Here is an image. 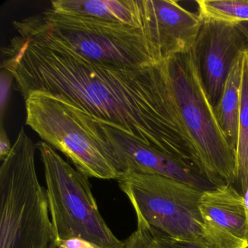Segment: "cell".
<instances>
[{
    "label": "cell",
    "mask_w": 248,
    "mask_h": 248,
    "mask_svg": "<svg viewBox=\"0 0 248 248\" xmlns=\"http://www.w3.org/2000/svg\"><path fill=\"white\" fill-rule=\"evenodd\" d=\"M2 53L1 69L12 75L24 100L34 91L51 94L199 170L195 152L174 111L165 61L138 69L109 67L52 40L19 35Z\"/></svg>",
    "instance_id": "6da1fadb"
},
{
    "label": "cell",
    "mask_w": 248,
    "mask_h": 248,
    "mask_svg": "<svg viewBox=\"0 0 248 248\" xmlns=\"http://www.w3.org/2000/svg\"><path fill=\"white\" fill-rule=\"evenodd\" d=\"M13 25L21 37L52 40L103 66L138 69L166 61L151 27L71 16L50 8Z\"/></svg>",
    "instance_id": "7a4b0ae2"
},
{
    "label": "cell",
    "mask_w": 248,
    "mask_h": 248,
    "mask_svg": "<svg viewBox=\"0 0 248 248\" xmlns=\"http://www.w3.org/2000/svg\"><path fill=\"white\" fill-rule=\"evenodd\" d=\"M165 66L175 116L200 172L215 187L236 185V150L219 124L192 49L165 61Z\"/></svg>",
    "instance_id": "3957f363"
},
{
    "label": "cell",
    "mask_w": 248,
    "mask_h": 248,
    "mask_svg": "<svg viewBox=\"0 0 248 248\" xmlns=\"http://www.w3.org/2000/svg\"><path fill=\"white\" fill-rule=\"evenodd\" d=\"M37 149L21 128L0 168V248H54L47 191L35 165Z\"/></svg>",
    "instance_id": "277c9868"
},
{
    "label": "cell",
    "mask_w": 248,
    "mask_h": 248,
    "mask_svg": "<svg viewBox=\"0 0 248 248\" xmlns=\"http://www.w3.org/2000/svg\"><path fill=\"white\" fill-rule=\"evenodd\" d=\"M30 126L90 178L117 180L123 174L99 124L75 106L47 93L34 91L25 100Z\"/></svg>",
    "instance_id": "5b68a950"
},
{
    "label": "cell",
    "mask_w": 248,
    "mask_h": 248,
    "mask_svg": "<svg viewBox=\"0 0 248 248\" xmlns=\"http://www.w3.org/2000/svg\"><path fill=\"white\" fill-rule=\"evenodd\" d=\"M117 181L134 208L138 227L210 248L200 209L204 190L161 175L136 172L123 173Z\"/></svg>",
    "instance_id": "8992f818"
},
{
    "label": "cell",
    "mask_w": 248,
    "mask_h": 248,
    "mask_svg": "<svg viewBox=\"0 0 248 248\" xmlns=\"http://www.w3.org/2000/svg\"><path fill=\"white\" fill-rule=\"evenodd\" d=\"M44 168L55 240L80 237L108 248H125L106 223L88 177L66 162L50 145L36 143Z\"/></svg>",
    "instance_id": "52a82bcc"
},
{
    "label": "cell",
    "mask_w": 248,
    "mask_h": 248,
    "mask_svg": "<svg viewBox=\"0 0 248 248\" xmlns=\"http://www.w3.org/2000/svg\"><path fill=\"white\" fill-rule=\"evenodd\" d=\"M201 18V27L192 50L206 92L216 107L236 61L248 53V42L237 26Z\"/></svg>",
    "instance_id": "ba28073f"
},
{
    "label": "cell",
    "mask_w": 248,
    "mask_h": 248,
    "mask_svg": "<svg viewBox=\"0 0 248 248\" xmlns=\"http://www.w3.org/2000/svg\"><path fill=\"white\" fill-rule=\"evenodd\" d=\"M93 120L99 124L111 144L123 173L161 175L204 191L214 188L194 167L155 150L109 124Z\"/></svg>",
    "instance_id": "9c48e42d"
},
{
    "label": "cell",
    "mask_w": 248,
    "mask_h": 248,
    "mask_svg": "<svg viewBox=\"0 0 248 248\" xmlns=\"http://www.w3.org/2000/svg\"><path fill=\"white\" fill-rule=\"evenodd\" d=\"M200 209L209 248H248L245 199L234 186L223 184L204 190Z\"/></svg>",
    "instance_id": "30bf717a"
},
{
    "label": "cell",
    "mask_w": 248,
    "mask_h": 248,
    "mask_svg": "<svg viewBox=\"0 0 248 248\" xmlns=\"http://www.w3.org/2000/svg\"><path fill=\"white\" fill-rule=\"evenodd\" d=\"M149 3L150 27L165 60L191 50L201 27L199 14L174 0H149Z\"/></svg>",
    "instance_id": "8fae6325"
},
{
    "label": "cell",
    "mask_w": 248,
    "mask_h": 248,
    "mask_svg": "<svg viewBox=\"0 0 248 248\" xmlns=\"http://www.w3.org/2000/svg\"><path fill=\"white\" fill-rule=\"evenodd\" d=\"M55 12L134 27H150L149 0H56Z\"/></svg>",
    "instance_id": "7c38bea8"
},
{
    "label": "cell",
    "mask_w": 248,
    "mask_h": 248,
    "mask_svg": "<svg viewBox=\"0 0 248 248\" xmlns=\"http://www.w3.org/2000/svg\"><path fill=\"white\" fill-rule=\"evenodd\" d=\"M242 58L243 55L233 64L225 84L220 100L214 107L219 124L235 150L237 143L239 128L243 69Z\"/></svg>",
    "instance_id": "4fadbf2b"
},
{
    "label": "cell",
    "mask_w": 248,
    "mask_h": 248,
    "mask_svg": "<svg viewBox=\"0 0 248 248\" xmlns=\"http://www.w3.org/2000/svg\"><path fill=\"white\" fill-rule=\"evenodd\" d=\"M242 89L236 146V188L243 195L248 187V53L242 58Z\"/></svg>",
    "instance_id": "5bb4252c"
},
{
    "label": "cell",
    "mask_w": 248,
    "mask_h": 248,
    "mask_svg": "<svg viewBox=\"0 0 248 248\" xmlns=\"http://www.w3.org/2000/svg\"><path fill=\"white\" fill-rule=\"evenodd\" d=\"M200 18L232 24L248 21V0H199Z\"/></svg>",
    "instance_id": "9a60e30c"
},
{
    "label": "cell",
    "mask_w": 248,
    "mask_h": 248,
    "mask_svg": "<svg viewBox=\"0 0 248 248\" xmlns=\"http://www.w3.org/2000/svg\"><path fill=\"white\" fill-rule=\"evenodd\" d=\"M54 248H108L80 237H72L56 241Z\"/></svg>",
    "instance_id": "2e32d148"
},
{
    "label": "cell",
    "mask_w": 248,
    "mask_h": 248,
    "mask_svg": "<svg viewBox=\"0 0 248 248\" xmlns=\"http://www.w3.org/2000/svg\"><path fill=\"white\" fill-rule=\"evenodd\" d=\"M151 234L159 242L162 248H200L195 245L188 243V242L177 240V239L165 236V235L152 234V233Z\"/></svg>",
    "instance_id": "e0dca14e"
},
{
    "label": "cell",
    "mask_w": 248,
    "mask_h": 248,
    "mask_svg": "<svg viewBox=\"0 0 248 248\" xmlns=\"http://www.w3.org/2000/svg\"><path fill=\"white\" fill-rule=\"evenodd\" d=\"M12 75L2 69L1 73V117H3V113L6 108L7 101L9 95L10 88L12 82Z\"/></svg>",
    "instance_id": "ac0fdd59"
},
{
    "label": "cell",
    "mask_w": 248,
    "mask_h": 248,
    "mask_svg": "<svg viewBox=\"0 0 248 248\" xmlns=\"http://www.w3.org/2000/svg\"><path fill=\"white\" fill-rule=\"evenodd\" d=\"M12 146L10 143L9 139L3 126H1V133H0V159L4 161L11 153Z\"/></svg>",
    "instance_id": "d6986e66"
},
{
    "label": "cell",
    "mask_w": 248,
    "mask_h": 248,
    "mask_svg": "<svg viewBox=\"0 0 248 248\" xmlns=\"http://www.w3.org/2000/svg\"><path fill=\"white\" fill-rule=\"evenodd\" d=\"M236 25L237 26L238 28L240 30V31L243 33L244 35L246 37L248 46V21H246V22L239 23V24H236Z\"/></svg>",
    "instance_id": "ffe728a7"
},
{
    "label": "cell",
    "mask_w": 248,
    "mask_h": 248,
    "mask_svg": "<svg viewBox=\"0 0 248 248\" xmlns=\"http://www.w3.org/2000/svg\"><path fill=\"white\" fill-rule=\"evenodd\" d=\"M244 199H245V208H246L247 220H248V187L246 191L243 194Z\"/></svg>",
    "instance_id": "44dd1931"
}]
</instances>
